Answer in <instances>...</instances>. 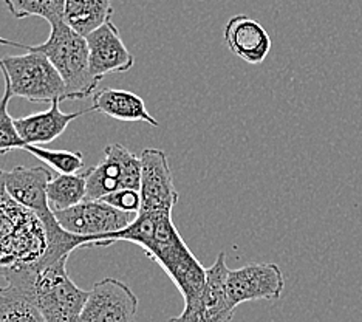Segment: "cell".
<instances>
[{"instance_id": "obj_24", "label": "cell", "mask_w": 362, "mask_h": 322, "mask_svg": "<svg viewBox=\"0 0 362 322\" xmlns=\"http://www.w3.org/2000/svg\"><path fill=\"white\" fill-rule=\"evenodd\" d=\"M53 2V6L56 13L61 16V18H64V6H65V0H52Z\"/></svg>"}, {"instance_id": "obj_10", "label": "cell", "mask_w": 362, "mask_h": 322, "mask_svg": "<svg viewBox=\"0 0 362 322\" xmlns=\"http://www.w3.org/2000/svg\"><path fill=\"white\" fill-rule=\"evenodd\" d=\"M228 271L226 254L220 253L214 265L206 268V284L202 293L185 302L183 313L168 322H231L235 309L226 296Z\"/></svg>"}, {"instance_id": "obj_16", "label": "cell", "mask_w": 362, "mask_h": 322, "mask_svg": "<svg viewBox=\"0 0 362 322\" xmlns=\"http://www.w3.org/2000/svg\"><path fill=\"white\" fill-rule=\"evenodd\" d=\"M92 110L105 117L124 122H147L152 127H158L160 122L147 112L144 99L134 92L121 88H100L93 95Z\"/></svg>"}, {"instance_id": "obj_26", "label": "cell", "mask_w": 362, "mask_h": 322, "mask_svg": "<svg viewBox=\"0 0 362 322\" xmlns=\"http://www.w3.org/2000/svg\"><path fill=\"white\" fill-rule=\"evenodd\" d=\"M4 176H5V172L0 169V186H4Z\"/></svg>"}, {"instance_id": "obj_19", "label": "cell", "mask_w": 362, "mask_h": 322, "mask_svg": "<svg viewBox=\"0 0 362 322\" xmlns=\"http://www.w3.org/2000/svg\"><path fill=\"white\" fill-rule=\"evenodd\" d=\"M0 322H47L18 288L0 287Z\"/></svg>"}, {"instance_id": "obj_14", "label": "cell", "mask_w": 362, "mask_h": 322, "mask_svg": "<svg viewBox=\"0 0 362 322\" xmlns=\"http://www.w3.org/2000/svg\"><path fill=\"white\" fill-rule=\"evenodd\" d=\"M223 38L229 52L251 65L265 61L273 47V40L263 25L246 14L234 16L228 21Z\"/></svg>"}, {"instance_id": "obj_9", "label": "cell", "mask_w": 362, "mask_h": 322, "mask_svg": "<svg viewBox=\"0 0 362 322\" xmlns=\"http://www.w3.org/2000/svg\"><path fill=\"white\" fill-rule=\"evenodd\" d=\"M284 290L285 277L277 263L252 262L228 271L226 296L234 309L252 301H277Z\"/></svg>"}, {"instance_id": "obj_2", "label": "cell", "mask_w": 362, "mask_h": 322, "mask_svg": "<svg viewBox=\"0 0 362 322\" xmlns=\"http://www.w3.org/2000/svg\"><path fill=\"white\" fill-rule=\"evenodd\" d=\"M70 255L0 272L8 285L27 297L47 322H78L88 292L73 282L67 271Z\"/></svg>"}, {"instance_id": "obj_11", "label": "cell", "mask_w": 362, "mask_h": 322, "mask_svg": "<svg viewBox=\"0 0 362 322\" xmlns=\"http://www.w3.org/2000/svg\"><path fill=\"white\" fill-rule=\"evenodd\" d=\"M138 297L132 288L115 277L95 282L78 322H135Z\"/></svg>"}, {"instance_id": "obj_13", "label": "cell", "mask_w": 362, "mask_h": 322, "mask_svg": "<svg viewBox=\"0 0 362 322\" xmlns=\"http://www.w3.org/2000/svg\"><path fill=\"white\" fill-rule=\"evenodd\" d=\"M86 39L90 70L96 79L101 81L105 74L112 73H126L134 67V56L122 42L119 30L112 21L105 22L101 28L93 31Z\"/></svg>"}, {"instance_id": "obj_17", "label": "cell", "mask_w": 362, "mask_h": 322, "mask_svg": "<svg viewBox=\"0 0 362 322\" xmlns=\"http://www.w3.org/2000/svg\"><path fill=\"white\" fill-rule=\"evenodd\" d=\"M112 0H65L64 21L84 38L112 21Z\"/></svg>"}, {"instance_id": "obj_8", "label": "cell", "mask_w": 362, "mask_h": 322, "mask_svg": "<svg viewBox=\"0 0 362 322\" xmlns=\"http://www.w3.org/2000/svg\"><path fill=\"white\" fill-rule=\"evenodd\" d=\"M54 216L67 233L81 237V248H92L100 237L127 228L138 214L119 211L103 200H86Z\"/></svg>"}, {"instance_id": "obj_21", "label": "cell", "mask_w": 362, "mask_h": 322, "mask_svg": "<svg viewBox=\"0 0 362 322\" xmlns=\"http://www.w3.org/2000/svg\"><path fill=\"white\" fill-rule=\"evenodd\" d=\"M13 98V92L10 87V82L5 79V92L2 99H0V155H5L16 149L25 147V142L19 135L18 127H16V120L11 118L10 110H8V104Z\"/></svg>"}, {"instance_id": "obj_1", "label": "cell", "mask_w": 362, "mask_h": 322, "mask_svg": "<svg viewBox=\"0 0 362 322\" xmlns=\"http://www.w3.org/2000/svg\"><path fill=\"white\" fill-rule=\"evenodd\" d=\"M117 242H130L141 248L147 259L158 263L169 276L185 302L199 296L206 284V268L180 236L172 222V212H138L127 228L100 237L92 248Z\"/></svg>"}, {"instance_id": "obj_7", "label": "cell", "mask_w": 362, "mask_h": 322, "mask_svg": "<svg viewBox=\"0 0 362 322\" xmlns=\"http://www.w3.org/2000/svg\"><path fill=\"white\" fill-rule=\"evenodd\" d=\"M86 181L87 200H103L124 189L139 191L141 160L119 143L109 144L104 160L86 171Z\"/></svg>"}, {"instance_id": "obj_6", "label": "cell", "mask_w": 362, "mask_h": 322, "mask_svg": "<svg viewBox=\"0 0 362 322\" xmlns=\"http://www.w3.org/2000/svg\"><path fill=\"white\" fill-rule=\"evenodd\" d=\"M4 79L10 82L13 96L30 103L67 101V88L48 57L39 52H28L0 59Z\"/></svg>"}, {"instance_id": "obj_5", "label": "cell", "mask_w": 362, "mask_h": 322, "mask_svg": "<svg viewBox=\"0 0 362 322\" xmlns=\"http://www.w3.org/2000/svg\"><path fill=\"white\" fill-rule=\"evenodd\" d=\"M47 251L48 237L42 220L0 186V272L37 263Z\"/></svg>"}, {"instance_id": "obj_3", "label": "cell", "mask_w": 362, "mask_h": 322, "mask_svg": "<svg viewBox=\"0 0 362 322\" xmlns=\"http://www.w3.org/2000/svg\"><path fill=\"white\" fill-rule=\"evenodd\" d=\"M48 23L52 25V30L45 42L39 45L13 42V47L45 54L64 79L67 99L93 96L101 81L96 79L90 70L87 39L70 28L64 18H53Z\"/></svg>"}, {"instance_id": "obj_18", "label": "cell", "mask_w": 362, "mask_h": 322, "mask_svg": "<svg viewBox=\"0 0 362 322\" xmlns=\"http://www.w3.org/2000/svg\"><path fill=\"white\" fill-rule=\"evenodd\" d=\"M47 198L53 212L67 211L87 200V181L84 173H53L47 186Z\"/></svg>"}, {"instance_id": "obj_12", "label": "cell", "mask_w": 362, "mask_h": 322, "mask_svg": "<svg viewBox=\"0 0 362 322\" xmlns=\"http://www.w3.org/2000/svg\"><path fill=\"white\" fill-rule=\"evenodd\" d=\"M141 209L139 212H172L178 203V192L166 152L147 147L141 152Z\"/></svg>"}, {"instance_id": "obj_25", "label": "cell", "mask_w": 362, "mask_h": 322, "mask_svg": "<svg viewBox=\"0 0 362 322\" xmlns=\"http://www.w3.org/2000/svg\"><path fill=\"white\" fill-rule=\"evenodd\" d=\"M0 45H11L13 47V40H8V39L0 38Z\"/></svg>"}, {"instance_id": "obj_15", "label": "cell", "mask_w": 362, "mask_h": 322, "mask_svg": "<svg viewBox=\"0 0 362 322\" xmlns=\"http://www.w3.org/2000/svg\"><path fill=\"white\" fill-rule=\"evenodd\" d=\"M59 99H56L50 104V109L39 113H31L28 117H22L16 120L19 135L22 137L25 144H48L54 142L57 137H61L65 129L69 127L71 121L78 120L82 115L93 112L92 107L86 110H78L73 113H65L61 110Z\"/></svg>"}, {"instance_id": "obj_23", "label": "cell", "mask_w": 362, "mask_h": 322, "mask_svg": "<svg viewBox=\"0 0 362 322\" xmlns=\"http://www.w3.org/2000/svg\"><path fill=\"white\" fill-rule=\"evenodd\" d=\"M103 202L124 212L138 214L139 209H141V194H139V191H132V189L113 192L109 197L103 198Z\"/></svg>"}, {"instance_id": "obj_22", "label": "cell", "mask_w": 362, "mask_h": 322, "mask_svg": "<svg viewBox=\"0 0 362 322\" xmlns=\"http://www.w3.org/2000/svg\"><path fill=\"white\" fill-rule=\"evenodd\" d=\"M8 11H10L16 19H25L37 16L47 22H50L53 18H61L56 13L52 0H4Z\"/></svg>"}, {"instance_id": "obj_20", "label": "cell", "mask_w": 362, "mask_h": 322, "mask_svg": "<svg viewBox=\"0 0 362 322\" xmlns=\"http://www.w3.org/2000/svg\"><path fill=\"white\" fill-rule=\"evenodd\" d=\"M23 151L36 156L39 161H44L57 173H78L84 168V156H82L81 152L53 151V149H45L35 144H27L23 147Z\"/></svg>"}, {"instance_id": "obj_4", "label": "cell", "mask_w": 362, "mask_h": 322, "mask_svg": "<svg viewBox=\"0 0 362 322\" xmlns=\"http://www.w3.org/2000/svg\"><path fill=\"white\" fill-rule=\"evenodd\" d=\"M53 173L42 168L16 166L10 172H5L4 186L16 202L25 206L42 220L48 237V251L42 259L44 262H54L67 258L75 250L81 248L79 236L67 233L57 222L53 209L47 198V186L50 183Z\"/></svg>"}]
</instances>
